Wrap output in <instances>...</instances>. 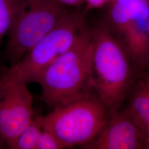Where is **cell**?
Segmentation results:
<instances>
[{
  "instance_id": "obj_1",
  "label": "cell",
  "mask_w": 149,
  "mask_h": 149,
  "mask_svg": "<svg viewBox=\"0 0 149 149\" xmlns=\"http://www.w3.org/2000/svg\"><path fill=\"white\" fill-rule=\"evenodd\" d=\"M90 85L108 112L118 110L136 81L121 44L100 24L92 29Z\"/></svg>"
},
{
  "instance_id": "obj_2",
  "label": "cell",
  "mask_w": 149,
  "mask_h": 149,
  "mask_svg": "<svg viewBox=\"0 0 149 149\" xmlns=\"http://www.w3.org/2000/svg\"><path fill=\"white\" fill-rule=\"evenodd\" d=\"M92 29L86 27L76 42L50 64L38 80L45 104L54 107L90 93Z\"/></svg>"
},
{
  "instance_id": "obj_3",
  "label": "cell",
  "mask_w": 149,
  "mask_h": 149,
  "mask_svg": "<svg viewBox=\"0 0 149 149\" xmlns=\"http://www.w3.org/2000/svg\"><path fill=\"white\" fill-rule=\"evenodd\" d=\"M108 115L106 106L90 92L53 108L43 116V128L53 134L63 148L84 146L96 137Z\"/></svg>"
},
{
  "instance_id": "obj_4",
  "label": "cell",
  "mask_w": 149,
  "mask_h": 149,
  "mask_svg": "<svg viewBox=\"0 0 149 149\" xmlns=\"http://www.w3.org/2000/svg\"><path fill=\"white\" fill-rule=\"evenodd\" d=\"M100 24L128 54L136 74L149 69V5L146 0H123L108 6Z\"/></svg>"
},
{
  "instance_id": "obj_5",
  "label": "cell",
  "mask_w": 149,
  "mask_h": 149,
  "mask_svg": "<svg viewBox=\"0 0 149 149\" xmlns=\"http://www.w3.org/2000/svg\"><path fill=\"white\" fill-rule=\"evenodd\" d=\"M68 12L58 0H17L5 49L10 64L19 61Z\"/></svg>"
},
{
  "instance_id": "obj_6",
  "label": "cell",
  "mask_w": 149,
  "mask_h": 149,
  "mask_svg": "<svg viewBox=\"0 0 149 149\" xmlns=\"http://www.w3.org/2000/svg\"><path fill=\"white\" fill-rule=\"evenodd\" d=\"M86 27L82 16L68 11L50 32L8 69L27 84L37 83L44 70L76 42Z\"/></svg>"
},
{
  "instance_id": "obj_7",
  "label": "cell",
  "mask_w": 149,
  "mask_h": 149,
  "mask_svg": "<svg viewBox=\"0 0 149 149\" xmlns=\"http://www.w3.org/2000/svg\"><path fill=\"white\" fill-rule=\"evenodd\" d=\"M34 117L33 98L27 84L9 70L0 76V133L8 149Z\"/></svg>"
},
{
  "instance_id": "obj_8",
  "label": "cell",
  "mask_w": 149,
  "mask_h": 149,
  "mask_svg": "<svg viewBox=\"0 0 149 149\" xmlns=\"http://www.w3.org/2000/svg\"><path fill=\"white\" fill-rule=\"evenodd\" d=\"M87 149H144V132L125 111L108 112L106 122Z\"/></svg>"
},
{
  "instance_id": "obj_9",
  "label": "cell",
  "mask_w": 149,
  "mask_h": 149,
  "mask_svg": "<svg viewBox=\"0 0 149 149\" xmlns=\"http://www.w3.org/2000/svg\"><path fill=\"white\" fill-rule=\"evenodd\" d=\"M134 84L125 111L143 132L149 125V74H145Z\"/></svg>"
},
{
  "instance_id": "obj_10",
  "label": "cell",
  "mask_w": 149,
  "mask_h": 149,
  "mask_svg": "<svg viewBox=\"0 0 149 149\" xmlns=\"http://www.w3.org/2000/svg\"><path fill=\"white\" fill-rule=\"evenodd\" d=\"M43 128V116H34L19 135L12 149H37Z\"/></svg>"
},
{
  "instance_id": "obj_11",
  "label": "cell",
  "mask_w": 149,
  "mask_h": 149,
  "mask_svg": "<svg viewBox=\"0 0 149 149\" xmlns=\"http://www.w3.org/2000/svg\"><path fill=\"white\" fill-rule=\"evenodd\" d=\"M17 5V0H0V47L3 38L10 30Z\"/></svg>"
},
{
  "instance_id": "obj_12",
  "label": "cell",
  "mask_w": 149,
  "mask_h": 149,
  "mask_svg": "<svg viewBox=\"0 0 149 149\" xmlns=\"http://www.w3.org/2000/svg\"><path fill=\"white\" fill-rule=\"evenodd\" d=\"M64 149L58 139L53 134L43 128L39 139L37 149Z\"/></svg>"
},
{
  "instance_id": "obj_13",
  "label": "cell",
  "mask_w": 149,
  "mask_h": 149,
  "mask_svg": "<svg viewBox=\"0 0 149 149\" xmlns=\"http://www.w3.org/2000/svg\"><path fill=\"white\" fill-rule=\"evenodd\" d=\"M87 8L98 9L109 5L112 0H84Z\"/></svg>"
},
{
  "instance_id": "obj_14",
  "label": "cell",
  "mask_w": 149,
  "mask_h": 149,
  "mask_svg": "<svg viewBox=\"0 0 149 149\" xmlns=\"http://www.w3.org/2000/svg\"><path fill=\"white\" fill-rule=\"evenodd\" d=\"M58 1L61 5L65 7L77 6L84 3V0H58Z\"/></svg>"
},
{
  "instance_id": "obj_15",
  "label": "cell",
  "mask_w": 149,
  "mask_h": 149,
  "mask_svg": "<svg viewBox=\"0 0 149 149\" xmlns=\"http://www.w3.org/2000/svg\"><path fill=\"white\" fill-rule=\"evenodd\" d=\"M144 149H149V125L144 129Z\"/></svg>"
},
{
  "instance_id": "obj_16",
  "label": "cell",
  "mask_w": 149,
  "mask_h": 149,
  "mask_svg": "<svg viewBox=\"0 0 149 149\" xmlns=\"http://www.w3.org/2000/svg\"><path fill=\"white\" fill-rule=\"evenodd\" d=\"M7 148L5 140L0 133V149Z\"/></svg>"
},
{
  "instance_id": "obj_17",
  "label": "cell",
  "mask_w": 149,
  "mask_h": 149,
  "mask_svg": "<svg viewBox=\"0 0 149 149\" xmlns=\"http://www.w3.org/2000/svg\"><path fill=\"white\" fill-rule=\"evenodd\" d=\"M123 0H112V3H115V2H120V1H122Z\"/></svg>"
},
{
  "instance_id": "obj_18",
  "label": "cell",
  "mask_w": 149,
  "mask_h": 149,
  "mask_svg": "<svg viewBox=\"0 0 149 149\" xmlns=\"http://www.w3.org/2000/svg\"><path fill=\"white\" fill-rule=\"evenodd\" d=\"M147 1V2H148V4L149 5V0H146Z\"/></svg>"
}]
</instances>
